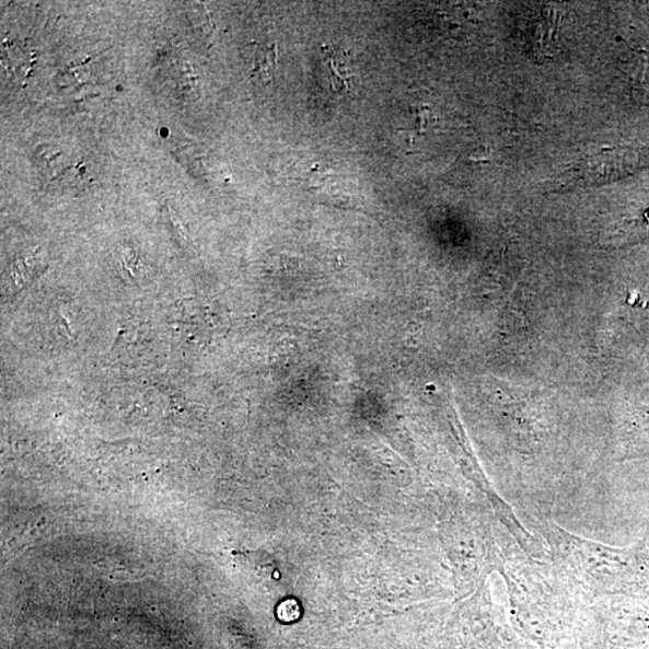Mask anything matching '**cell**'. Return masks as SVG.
Segmentation results:
<instances>
[{
    "instance_id": "2",
    "label": "cell",
    "mask_w": 649,
    "mask_h": 649,
    "mask_svg": "<svg viewBox=\"0 0 649 649\" xmlns=\"http://www.w3.org/2000/svg\"><path fill=\"white\" fill-rule=\"evenodd\" d=\"M278 67V47L276 44L256 47L252 76L264 84H271Z\"/></svg>"
},
{
    "instance_id": "3",
    "label": "cell",
    "mask_w": 649,
    "mask_h": 649,
    "mask_svg": "<svg viewBox=\"0 0 649 649\" xmlns=\"http://www.w3.org/2000/svg\"><path fill=\"white\" fill-rule=\"evenodd\" d=\"M337 63V60L333 56H329L328 66L331 70V76H333L335 88L338 89V84L340 85V88H345V85L349 88L348 80L351 79V76L350 73H348L349 71L347 70L345 65L338 66Z\"/></svg>"
},
{
    "instance_id": "4",
    "label": "cell",
    "mask_w": 649,
    "mask_h": 649,
    "mask_svg": "<svg viewBox=\"0 0 649 649\" xmlns=\"http://www.w3.org/2000/svg\"><path fill=\"white\" fill-rule=\"evenodd\" d=\"M277 615L280 621L283 622H293L297 621L300 616V609L297 602L293 600H287V602L281 603L277 610Z\"/></svg>"
},
{
    "instance_id": "5",
    "label": "cell",
    "mask_w": 649,
    "mask_h": 649,
    "mask_svg": "<svg viewBox=\"0 0 649 649\" xmlns=\"http://www.w3.org/2000/svg\"><path fill=\"white\" fill-rule=\"evenodd\" d=\"M644 217H645V222H646V224H647V228L649 229V208H648V210L645 212Z\"/></svg>"
},
{
    "instance_id": "1",
    "label": "cell",
    "mask_w": 649,
    "mask_h": 649,
    "mask_svg": "<svg viewBox=\"0 0 649 649\" xmlns=\"http://www.w3.org/2000/svg\"><path fill=\"white\" fill-rule=\"evenodd\" d=\"M646 165V158L635 150H612L588 158L587 161L575 165L559 181L563 187L577 185H598L612 179H618L635 173Z\"/></svg>"
}]
</instances>
